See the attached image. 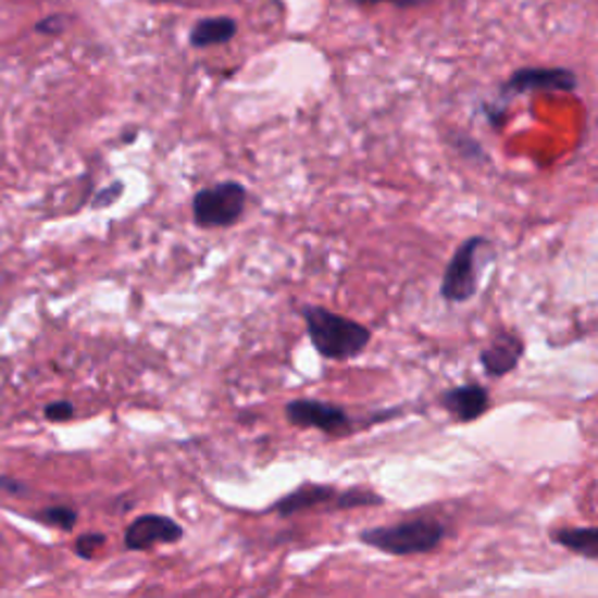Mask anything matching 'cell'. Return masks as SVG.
<instances>
[{"label":"cell","instance_id":"6","mask_svg":"<svg viewBox=\"0 0 598 598\" xmlns=\"http://www.w3.org/2000/svg\"><path fill=\"white\" fill-rule=\"evenodd\" d=\"M183 540V526L164 514H140L124 531V547L132 552L150 549L154 545H173Z\"/></svg>","mask_w":598,"mask_h":598},{"label":"cell","instance_id":"21","mask_svg":"<svg viewBox=\"0 0 598 598\" xmlns=\"http://www.w3.org/2000/svg\"><path fill=\"white\" fill-rule=\"evenodd\" d=\"M61 28H64V20H61V17H52V20L38 24L40 34H59Z\"/></svg>","mask_w":598,"mask_h":598},{"label":"cell","instance_id":"1","mask_svg":"<svg viewBox=\"0 0 598 598\" xmlns=\"http://www.w3.org/2000/svg\"><path fill=\"white\" fill-rule=\"evenodd\" d=\"M302 319L313 349L327 360H353L372 341L370 327L325 307H304Z\"/></svg>","mask_w":598,"mask_h":598},{"label":"cell","instance_id":"20","mask_svg":"<svg viewBox=\"0 0 598 598\" xmlns=\"http://www.w3.org/2000/svg\"><path fill=\"white\" fill-rule=\"evenodd\" d=\"M0 489L12 494V496H24L28 494V486L24 482H17V479H12V477H0Z\"/></svg>","mask_w":598,"mask_h":598},{"label":"cell","instance_id":"11","mask_svg":"<svg viewBox=\"0 0 598 598\" xmlns=\"http://www.w3.org/2000/svg\"><path fill=\"white\" fill-rule=\"evenodd\" d=\"M552 543L573 555L598 561V526H575L552 531Z\"/></svg>","mask_w":598,"mask_h":598},{"label":"cell","instance_id":"13","mask_svg":"<svg viewBox=\"0 0 598 598\" xmlns=\"http://www.w3.org/2000/svg\"><path fill=\"white\" fill-rule=\"evenodd\" d=\"M384 506V498L379 494H374L370 489H349L341 491L335 498V508L339 510H353V508H379Z\"/></svg>","mask_w":598,"mask_h":598},{"label":"cell","instance_id":"9","mask_svg":"<svg viewBox=\"0 0 598 598\" xmlns=\"http://www.w3.org/2000/svg\"><path fill=\"white\" fill-rule=\"evenodd\" d=\"M522 356H524L522 337L510 333V329H500V333L489 341V346L482 351L479 363L486 374L498 379V376H506L512 370H516Z\"/></svg>","mask_w":598,"mask_h":598},{"label":"cell","instance_id":"12","mask_svg":"<svg viewBox=\"0 0 598 598\" xmlns=\"http://www.w3.org/2000/svg\"><path fill=\"white\" fill-rule=\"evenodd\" d=\"M236 36V22L229 17H211L201 20L190 34L192 47H211L225 45Z\"/></svg>","mask_w":598,"mask_h":598},{"label":"cell","instance_id":"16","mask_svg":"<svg viewBox=\"0 0 598 598\" xmlns=\"http://www.w3.org/2000/svg\"><path fill=\"white\" fill-rule=\"evenodd\" d=\"M124 195V183L122 180H115L113 185H108L103 187V190L97 192V197L91 199V207L94 209H108V207H113V203Z\"/></svg>","mask_w":598,"mask_h":598},{"label":"cell","instance_id":"8","mask_svg":"<svg viewBox=\"0 0 598 598\" xmlns=\"http://www.w3.org/2000/svg\"><path fill=\"white\" fill-rule=\"evenodd\" d=\"M439 404H443L456 421L470 423L489 412L491 396L489 390L479 384H463L445 390L443 396H439Z\"/></svg>","mask_w":598,"mask_h":598},{"label":"cell","instance_id":"10","mask_svg":"<svg viewBox=\"0 0 598 598\" xmlns=\"http://www.w3.org/2000/svg\"><path fill=\"white\" fill-rule=\"evenodd\" d=\"M337 489L329 484H302L297 491L283 496L274 502V512L281 516H290L295 512H302L316 506H325V502L337 498Z\"/></svg>","mask_w":598,"mask_h":598},{"label":"cell","instance_id":"5","mask_svg":"<svg viewBox=\"0 0 598 598\" xmlns=\"http://www.w3.org/2000/svg\"><path fill=\"white\" fill-rule=\"evenodd\" d=\"M286 419L295 428H316L325 435H346L353 428L344 407L323 400H292L286 404Z\"/></svg>","mask_w":598,"mask_h":598},{"label":"cell","instance_id":"18","mask_svg":"<svg viewBox=\"0 0 598 598\" xmlns=\"http://www.w3.org/2000/svg\"><path fill=\"white\" fill-rule=\"evenodd\" d=\"M456 148L461 150V154L470 157V160H472V157H477V160H484L482 148L472 138H456Z\"/></svg>","mask_w":598,"mask_h":598},{"label":"cell","instance_id":"4","mask_svg":"<svg viewBox=\"0 0 598 598\" xmlns=\"http://www.w3.org/2000/svg\"><path fill=\"white\" fill-rule=\"evenodd\" d=\"M486 246L482 236L463 241L451 256L443 276V297L451 304H463L475 297L479 288V250Z\"/></svg>","mask_w":598,"mask_h":598},{"label":"cell","instance_id":"7","mask_svg":"<svg viewBox=\"0 0 598 598\" xmlns=\"http://www.w3.org/2000/svg\"><path fill=\"white\" fill-rule=\"evenodd\" d=\"M577 77L569 68H522L502 85V97H516L526 91H573Z\"/></svg>","mask_w":598,"mask_h":598},{"label":"cell","instance_id":"15","mask_svg":"<svg viewBox=\"0 0 598 598\" xmlns=\"http://www.w3.org/2000/svg\"><path fill=\"white\" fill-rule=\"evenodd\" d=\"M105 533H85L75 543V555L80 559H94V555L105 545Z\"/></svg>","mask_w":598,"mask_h":598},{"label":"cell","instance_id":"2","mask_svg":"<svg viewBox=\"0 0 598 598\" xmlns=\"http://www.w3.org/2000/svg\"><path fill=\"white\" fill-rule=\"evenodd\" d=\"M447 538V526L433 516H416L407 522L374 526L360 533V543L393 557L428 555Z\"/></svg>","mask_w":598,"mask_h":598},{"label":"cell","instance_id":"17","mask_svg":"<svg viewBox=\"0 0 598 598\" xmlns=\"http://www.w3.org/2000/svg\"><path fill=\"white\" fill-rule=\"evenodd\" d=\"M42 414H45L47 421L61 423V421H68V419L75 416V407L68 400H54V402H50L42 409Z\"/></svg>","mask_w":598,"mask_h":598},{"label":"cell","instance_id":"3","mask_svg":"<svg viewBox=\"0 0 598 598\" xmlns=\"http://www.w3.org/2000/svg\"><path fill=\"white\" fill-rule=\"evenodd\" d=\"M248 192L241 183L225 180L211 187H203L192 199V217L203 229L232 227L239 223L246 211Z\"/></svg>","mask_w":598,"mask_h":598},{"label":"cell","instance_id":"14","mask_svg":"<svg viewBox=\"0 0 598 598\" xmlns=\"http://www.w3.org/2000/svg\"><path fill=\"white\" fill-rule=\"evenodd\" d=\"M36 522L52 528H61V531H73V526L77 524V510H73L71 506L45 508L36 512Z\"/></svg>","mask_w":598,"mask_h":598},{"label":"cell","instance_id":"19","mask_svg":"<svg viewBox=\"0 0 598 598\" xmlns=\"http://www.w3.org/2000/svg\"><path fill=\"white\" fill-rule=\"evenodd\" d=\"M358 5H376V3H393L398 8H419V5H426L428 0H356Z\"/></svg>","mask_w":598,"mask_h":598}]
</instances>
